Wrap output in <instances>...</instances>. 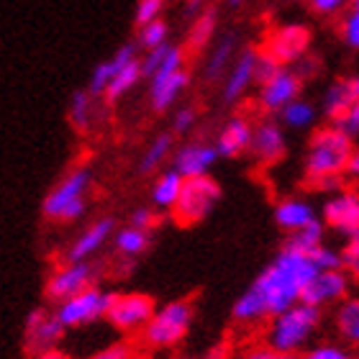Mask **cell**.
Instances as JSON below:
<instances>
[{
	"label": "cell",
	"instance_id": "obj_29",
	"mask_svg": "<svg viewBox=\"0 0 359 359\" xmlns=\"http://www.w3.org/2000/svg\"><path fill=\"white\" fill-rule=\"evenodd\" d=\"M111 244L116 249V255H121L123 259H136V257H142L151 247V231H144L139 226L126 224L116 229Z\"/></svg>",
	"mask_w": 359,
	"mask_h": 359
},
{
	"label": "cell",
	"instance_id": "obj_25",
	"mask_svg": "<svg viewBox=\"0 0 359 359\" xmlns=\"http://www.w3.org/2000/svg\"><path fill=\"white\" fill-rule=\"evenodd\" d=\"M277 121L287 131H313L321 123V111H318V103L300 95L277 113Z\"/></svg>",
	"mask_w": 359,
	"mask_h": 359
},
{
	"label": "cell",
	"instance_id": "obj_10",
	"mask_svg": "<svg viewBox=\"0 0 359 359\" xmlns=\"http://www.w3.org/2000/svg\"><path fill=\"white\" fill-rule=\"evenodd\" d=\"M300 95H303V80L295 75L292 67H277L267 80L255 88L257 108L267 116H277L285 105Z\"/></svg>",
	"mask_w": 359,
	"mask_h": 359
},
{
	"label": "cell",
	"instance_id": "obj_33",
	"mask_svg": "<svg viewBox=\"0 0 359 359\" xmlns=\"http://www.w3.org/2000/svg\"><path fill=\"white\" fill-rule=\"evenodd\" d=\"M167 41H170V26H167L165 18H159V21L139 26L134 44L139 46V49H144V52H151V49H157V46L167 44Z\"/></svg>",
	"mask_w": 359,
	"mask_h": 359
},
{
	"label": "cell",
	"instance_id": "obj_2",
	"mask_svg": "<svg viewBox=\"0 0 359 359\" xmlns=\"http://www.w3.org/2000/svg\"><path fill=\"white\" fill-rule=\"evenodd\" d=\"M323 326V311L311 303H292L264 326V344L277 354H303Z\"/></svg>",
	"mask_w": 359,
	"mask_h": 359
},
{
	"label": "cell",
	"instance_id": "obj_53",
	"mask_svg": "<svg viewBox=\"0 0 359 359\" xmlns=\"http://www.w3.org/2000/svg\"><path fill=\"white\" fill-rule=\"evenodd\" d=\"M226 6H231V8H239L241 3H247V0H224Z\"/></svg>",
	"mask_w": 359,
	"mask_h": 359
},
{
	"label": "cell",
	"instance_id": "obj_39",
	"mask_svg": "<svg viewBox=\"0 0 359 359\" xmlns=\"http://www.w3.org/2000/svg\"><path fill=\"white\" fill-rule=\"evenodd\" d=\"M318 18H337L349 11V0H306Z\"/></svg>",
	"mask_w": 359,
	"mask_h": 359
},
{
	"label": "cell",
	"instance_id": "obj_42",
	"mask_svg": "<svg viewBox=\"0 0 359 359\" xmlns=\"http://www.w3.org/2000/svg\"><path fill=\"white\" fill-rule=\"evenodd\" d=\"M292 69H295V75H298L303 83H308V80H316V77L321 75L323 65H321V60H318L316 54H306L303 60L292 65Z\"/></svg>",
	"mask_w": 359,
	"mask_h": 359
},
{
	"label": "cell",
	"instance_id": "obj_17",
	"mask_svg": "<svg viewBox=\"0 0 359 359\" xmlns=\"http://www.w3.org/2000/svg\"><path fill=\"white\" fill-rule=\"evenodd\" d=\"M116 233V221L111 216L97 218L90 226H85L83 231L77 233L75 241L65 252V262H90L97 252H103L108 247V241Z\"/></svg>",
	"mask_w": 359,
	"mask_h": 359
},
{
	"label": "cell",
	"instance_id": "obj_43",
	"mask_svg": "<svg viewBox=\"0 0 359 359\" xmlns=\"http://www.w3.org/2000/svg\"><path fill=\"white\" fill-rule=\"evenodd\" d=\"M337 126L344 131L349 139H359V100L354 97V103L346 108V113L337 121Z\"/></svg>",
	"mask_w": 359,
	"mask_h": 359
},
{
	"label": "cell",
	"instance_id": "obj_5",
	"mask_svg": "<svg viewBox=\"0 0 359 359\" xmlns=\"http://www.w3.org/2000/svg\"><path fill=\"white\" fill-rule=\"evenodd\" d=\"M221 182L213 175H203V177H190L182 185L177 205L172 208V216L177 224L182 226H195L205 221V218L216 210L221 203Z\"/></svg>",
	"mask_w": 359,
	"mask_h": 359
},
{
	"label": "cell",
	"instance_id": "obj_26",
	"mask_svg": "<svg viewBox=\"0 0 359 359\" xmlns=\"http://www.w3.org/2000/svg\"><path fill=\"white\" fill-rule=\"evenodd\" d=\"M334 331L341 339V344L357 349L359 346V295L349 292L334 311Z\"/></svg>",
	"mask_w": 359,
	"mask_h": 359
},
{
	"label": "cell",
	"instance_id": "obj_16",
	"mask_svg": "<svg viewBox=\"0 0 359 359\" xmlns=\"http://www.w3.org/2000/svg\"><path fill=\"white\" fill-rule=\"evenodd\" d=\"M65 337V326L57 321L54 311H46V308H34L29 316H26V326H23V344H26V352L34 357V354L44 352V349H52L57 346Z\"/></svg>",
	"mask_w": 359,
	"mask_h": 359
},
{
	"label": "cell",
	"instance_id": "obj_52",
	"mask_svg": "<svg viewBox=\"0 0 359 359\" xmlns=\"http://www.w3.org/2000/svg\"><path fill=\"white\" fill-rule=\"evenodd\" d=\"M275 359H303V354H275Z\"/></svg>",
	"mask_w": 359,
	"mask_h": 359
},
{
	"label": "cell",
	"instance_id": "obj_50",
	"mask_svg": "<svg viewBox=\"0 0 359 359\" xmlns=\"http://www.w3.org/2000/svg\"><path fill=\"white\" fill-rule=\"evenodd\" d=\"M346 175L352 180H359V147H354V154L352 159H349V170H346Z\"/></svg>",
	"mask_w": 359,
	"mask_h": 359
},
{
	"label": "cell",
	"instance_id": "obj_37",
	"mask_svg": "<svg viewBox=\"0 0 359 359\" xmlns=\"http://www.w3.org/2000/svg\"><path fill=\"white\" fill-rule=\"evenodd\" d=\"M339 36L344 41L346 49L352 52H359V11H346L341 15V23H339Z\"/></svg>",
	"mask_w": 359,
	"mask_h": 359
},
{
	"label": "cell",
	"instance_id": "obj_18",
	"mask_svg": "<svg viewBox=\"0 0 359 359\" xmlns=\"http://www.w3.org/2000/svg\"><path fill=\"white\" fill-rule=\"evenodd\" d=\"M252 131H255V123L244 113H233L231 118H226L224 126L218 128L216 142H213L218 157L239 159L241 154H247L249 144H252Z\"/></svg>",
	"mask_w": 359,
	"mask_h": 359
},
{
	"label": "cell",
	"instance_id": "obj_35",
	"mask_svg": "<svg viewBox=\"0 0 359 359\" xmlns=\"http://www.w3.org/2000/svg\"><path fill=\"white\" fill-rule=\"evenodd\" d=\"M326 233H329V229L323 226L321 218H316L313 224H308L306 229L290 233V236H287V244L300 247V249H316V247H321V244H326Z\"/></svg>",
	"mask_w": 359,
	"mask_h": 359
},
{
	"label": "cell",
	"instance_id": "obj_45",
	"mask_svg": "<svg viewBox=\"0 0 359 359\" xmlns=\"http://www.w3.org/2000/svg\"><path fill=\"white\" fill-rule=\"evenodd\" d=\"M88 359H131V346L128 344H111V346H105V349H100V352H95Z\"/></svg>",
	"mask_w": 359,
	"mask_h": 359
},
{
	"label": "cell",
	"instance_id": "obj_49",
	"mask_svg": "<svg viewBox=\"0 0 359 359\" xmlns=\"http://www.w3.org/2000/svg\"><path fill=\"white\" fill-rule=\"evenodd\" d=\"M205 11V0H185V13L187 15H198V13H203Z\"/></svg>",
	"mask_w": 359,
	"mask_h": 359
},
{
	"label": "cell",
	"instance_id": "obj_23",
	"mask_svg": "<svg viewBox=\"0 0 359 359\" xmlns=\"http://www.w3.org/2000/svg\"><path fill=\"white\" fill-rule=\"evenodd\" d=\"M139 57V46L134 44V41H128V44H121L116 52L108 57V60L97 62L95 67H93V72H90V80H88V93L93 97H103L105 88H108V83L113 80V75L118 72L123 65H128L131 60H136Z\"/></svg>",
	"mask_w": 359,
	"mask_h": 359
},
{
	"label": "cell",
	"instance_id": "obj_6",
	"mask_svg": "<svg viewBox=\"0 0 359 359\" xmlns=\"http://www.w3.org/2000/svg\"><path fill=\"white\" fill-rule=\"evenodd\" d=\"M113 298H116V292L105 290V287H97V285H90L83 292H77L72 298L57 303V306H54V316H57V321L65 326V331L83 329V326H90V323L105 318Z\"/></svg>",
	"mask_w": 359,
	"mask_h": 359
},
{
	"label": "cell",
	"instance_id": "obj_24",
	"mask_svg": "<svg viewBox=\"0 0 359 359\" xmlns=\"http://www.w3.org/2000/svg\"><path fill=\"white\" fill-rule=\"evenodd\" d=\"M182 185H185V177L177 170H172V167L159 170L151 180L149 205L154 210H162V213H172V208L180 201V193H182Z\"/></svg>",
	"mask_w": 359,
	"mask_h": 359
},
{
	"label": "cell",
	"instance_id": "obj_34",
	"mask_svg": "<svg viewBox=\"0 0 359 359\" xmlns=\"http://www.w3.org/2000/svg\"><path fill=\"white\" fill-rule=\"evenodd\" d=\"M303 359H359V354L341 341H313L303 352Z\"/></svg>",
	"mask_w": 359,
	"mask_h": 359
},
{
	"label": "cell",
	"instance_id": "obj_48",
	"mask_svg": "<svg viewBox=\"0 0 359 359\" xmlns=\"http://www.w3.org/2000/svg\"><path fill=\"white\" fill-rule=\"evenodd\" d=\"M172 359H224V354L213 349V352H205V354H175Z\"/></svg>",
	"mask_w": 359,
	"mask_h": 359
},
{
	"label": "cell",
	"instance_id": "obj_11",
	"mask_svg": "<svg viewBox=\"0 0 359 359\" xmlns=\"http://www.w3.org/2000/svg\"><path fill=\"white\" fill-rule=\"evenodd\" d=\"M352 283H354V277L349 275L344 267L321 269V272H316L306 283V287L300 292V300L323 311V308H331V306H337V303H341V300L352 292Z\"/></svg>",
	"mask_w": 359,
	"mask_h": 359
},
{
	"label": "cell",
	"instance_id": "obj_20",
	"mask_svg": "<svg viewBox=\"0 0 359 359\" xmlns=\"http://www.w3.org/2000/svg\"><path fill=\"white\" fill-rule=\"evenodd\" d=\"M236 54H239V36L233 31H226V34L213 39L210 46L205 49V57H203L201 65L203 80L205 83H221V77L226 75V69L231 67Z\"/></svg>",
	"mask_w": 359,
	"mask_h": 359
},
{
	"label": "cell",
	"instance_id": "obj_3",
	"mask_svg": "<svg viewBox=\"0 0 359 359\" xmlns=\"http://www.w3.org/2000/svg\"><path fill=\"white\" fill-rule=\"evenodd\" d=\"M93 187V167L77 165L46 193L41 203V213L49 221H60V224H72L80 221L88 210V193Z\"/></svg>",
	"mask_w": 359,
	"mask_h": 359
},
{
	"label": "cell",
	"instance_id": "obj_32",
	"mask_svg": "<svg viewBox=\"0 0 359 359\" xmlns=\"http://www.w3.org/2000/svg\"><path fill=\"white\" fill-rule=\"evenodd\" d=\"M95 100L88 93V90H75L72 97H69V108H67V118L69 123L77 128V131H90L93 123H95Z\"/></svg>",
	"mask_w": 359,
	"mask_h": 359
},
{
	"label": "cell",
	"instance_id": "obj_41",
	"mask_svg": "<svg viewBox=\"0 0 359 359\" xmlns=\"http://www.w3.org/2000/svg\"><path fill=\"white\" fill-rule=\"evenodd\" d=\"M316 264L318 269H339L341 267V249L331 247V244H321L313 249Z\"/></svg>",
	"mask_w": 359,
	"mask_h": 359
},
{
	"label": "cell",
	"instance_id": "obj_4",
	"mask_svg": "<svg viewBox=\"0 0 359 359\" xmlns=\"http://www.w3.org/2000/svg\"><path fill=\"white\" fill-rule=\"evenodd\" d=\"M195 323V306L193 300L187 298H175L167 300L162 306L154 308V316L149 323L144 326L142 339L144 344L154 349V352H167L175 349L187 339L190 329Z\"/></svg>",
	"mask_w": 359,
	"mask_h": 359
},
{
	"label": "cell",
	"instance_id": "obj_28",
	"mask_svg": "<svg viewBox=\"0 0 359 359\" xmlns=\"http://www.w3.org/2000/svg\"><path fill=\"white\" fill-rule=\"evenodd\" d=\"M172 151H175V136L170 131L154 136L144 147L142 157H139V165H136L139 175H157L159 170H165L170 165V159H172Z\"/></svg>",
	"mask_w": 359,
	"mask_h": 359
},
{
	"label": "cell",
	"instance_id": "obj_15",
	"mask_svg": "<svg viewBox=\"0 0 359 359\" xmlns=\"http://www.w3.org/2000/svg\"><path fill=\"white\" fill-rule=\"evenodd\" d=\"M95 283V267L90 262H65L46 280V298L52 303L72 298Z\"/></svg>",
	"mask_w": 359,
	"mask_h": 359
},
{
	"label": "cell",
	"instance_id": "obj_36",
	"mask_svg": "<svg viewBox=\"0 0 359 359\" xmlns=\"http://www.w3.org/2000/svg\"><path fill=\"white\" fill-rule=\"evenodd\" d=\"M198 121H201V113H198L195 105H190V103L177 105L172 113V131H170V134L172 136L193 134V128L198 126Z\"/></svg>",
	"mask_w": 359,
	"mask_h": 359
},
{
	"label": "cell",
	"instance_id": "obj_9",
	"mask_svg": "<svg viewBox=\"0 0 359 359\" xmlns=\"http://www.w3.org/2000/svg\"><path fill=\"white\" fill-rule=\"evenodd\" d=\"M323 226L341 239H349L359 233V190L354 187H339L323 198L321 216Z\"/></svg>",
	"mask_w": 359,
	"mask_h": 359
},
{
	"label": "cell",
	"instance_id": "obj_12",
	"mask_svg": "<svg viewBox=\"0 0 359 359\" xmlns=\"http://www.w3.org/2000/svg\"><path fill=\"white\" fill-rule=\"evenodd\" d=\"M257 62H259V49L241 46L239 54L233 57L231 67L221 77V100L226 105L241 103V97L252 88H257Z\"/></svg>",
	"mask_w": 359,
	"mask_h": 359
},
{
	"label": "cell",
	"instance_id": "obj_47",
	"mask_svg": "<svg viewBox=\"0 0 359 359\" xmlns=\"http://www.w3.org/2000/svg\"><path fill=\"white\" fill-rule=\"evenodd\" d=\"M34 359H69V357L62 352L60 346H52V349H44V352L34 354Z\"/></svg>",
	"mask_w": 359,
	"mask_h": 359
},
{
	"label": "cell",
	"instance_id": "obj_31",
	"mask_svg": "<svg viewBox=\"0 0 359 359\" xmlns=\"http://www.w3.org/2000/svg\"><path fill=\"white\" fill-rule=\"evenodd\" d=\"M218 36V15L213 11H203L193 18L190 29H187V46L195 49V52H203L208 49L210 41Z\"/></svg>",
	"mask_w": 359,
	"mask_h": 359
},
{
	"label": "cell",
	"instance_id": "obj_46",
	"mask_svg": "<svg viewBox=\"0 0 359 359\" xmlns=\"http://www.w3.org/2000/svg\"><path fill=\"white\" fill-rule=\"evenodd\" d=\"M275 354L277 352H272L267 344H249V346H244L241 349V354H239V359H275Z\"/></svg>",
	"mask_w": 359,
	"mask_h": 359
},
{
	"label": "cell",
	"instance_id": "obj_44",
	"mask_svg": "<svg viewBox=\"0 0 359 359\" xmlns=\"http://www.w3.org/2000/svg\"><path fill=\"white\" fill-rule=\"evenodd\" d=\"M128 224L139 226V229H144V231H151V229L157 226V210L151 208V205H139V208L131 210Z\"/></svg>",
	"mask_w": 359,
	"mask_h": 359
},
{
	"label": "cell",
	"instance_id": "obj_7",
	"mask_svg": "<svg viewBox=\"0 0 359 359\" xmlns=\"http://www.w3.org/2000/svg\"><path fill=\"white\" fill-rule=\"evenodd\" d=\"M311 46H313V31H311L308 23L285 21V23H277L275 29L267 34L262 52L267 57H272L277 65L292 67L306 54H311Z\"/></svg>",
	"mask_w": 359,
	"mask_h": 359
},
{
	"label": "cell",
	"instance_id": "obj_30",
	"mask_svg": "<svg viewBox=\"0 0 359 359\" xmlns=\"http://www.w3.org/2000/svg\"><path fill=\"white\" fill-rule=\"evenodd\" d=\"M144 75H142V62H139V57L136 60H131L128 65H123V67L113 75V80L108 83V88H105L103 97L108 100V103H118L121 97L128 95L131 90L136 88V85L142 83Z\"/></svg>",
	"mask_w": 359,
	"mask_h": 359
},
{
	"label": "cell",
	"instance_id": "obj_38",
	"mask_svg": "<svg viewBox=\"0 0 359 359\" xmlns=\"http://www.w3.org/2000/svg\"><path fill=\"white\" fill-rule=\"evenodd\" d=\"M165 8H167V0H139L134 8V23L136 29L144 26V23H151V21H159L162 15H165Z\"/></svg>",
	"mask_w": 359,
	"mask_h": 359
},
{
	"label": "cell",
	"instance_id": "obj_14",
	"mask_svg": "<svg viewBox=\"0 0 359 359\" xmlns=\"http://www.w3.org/2000/svg\"><path fill=\"white\" fill-rule=\"evenodd\" d=\"M218 151L216 144L205 142V139H190V142H182L180 147H175L172 159H170V167L177 170L185 180L190 177H203V175H210V170L218 165Z\"/></svg>",
	"mask_w": 359,
	"mask_h": 359
},
{
	"label": "cell",
	"instance_id": "obj_51",
	"mask_svg": "<svg viewBox=\"0 0 359 359\" xmlns=\"http://www.w3.org/2000/svg\"><path fill=\"white\" fill-rule=\"evenodd\" d=\"M349 85H352V93H354V97H357V100H359V72L352 77V80H349Z\"/></svg>",
	"mask_w": 359,
	"mask_h": 359
},
{
	"label": "cell",
	"instance_id": "obj_21",
	"mask_svg": "<svg viewBox=\"0 0 359 359\" xmlns=\"http://www.w3.org/2000/svg\"><path fill=\"white\" fill-rule=\"evenodd\" d=\"M190 88V72L180 69L172 75H159L149 80V105L154 113H167L177 108L180 97Z\"/></svg>",
	"mask_w": 359,
	"mask_h": 359
},
{
	"label": "cell",
	"instance_id": "obj_19",
	"mask_svg": "<svg viewBox=\"0 0 359 359\" xmlns=\"http://www.w3.org/2000/svg\"><path fill=\"white\" fill-rule=\"evenodd\" d=\"M318 218V210L306 195H285L275 203L272 208V221L280 231H285L287 236L300 229H306L308 224H313Z\"/></svg>",
	"mask_w": 359,
	"mask_h": 359
},
{
	"label": "cell",
	"instance_id": "obj_8",
	"mask_svg": "<svg viewBox=\"0 0 359 359\" xmlns=\"http://www.w3.org/2000/svg\"><path fill=\"white\" fill-rule=\"evenodd\" d=\"M154 308H157V300L147 292H116L105 313V321L121 334H142L144 326L154 316Z\"/></svg>",
	"mask_w": 359,
	"mask_h": 359
},
{
	"label": "cell",
	"instance_id": "obj_1",
	"mask_svg": "<svg viewBox=\"0 0 359 359\" xmlns=\"http://www.w3.org/2000/svg\"><path fill=\"white\" fill-rule=\"evenodd\" d=\"M354 154V139L341 131L337 123L316 126L308 136L306 154H303V175L306 182L318 193L329 195L344 185L349 159Z\"/></svg>",
	"mask_w": 359,
	"mask_h": 359
},
{
	"label": "cell",
	"instance_id": "obj_22",
	"mask_svg": "<svg viewBox=\"0 0 359 359\" xmlns=\"http://www.w3.org/2000/svg\"><path fill=\"white\" fill-rule=\"evenodd\" d=\"M142 62V75L144 80H151V77L159 75H172L180 69H187V54L182 44H167L151 49V52H144V57H139Z\"/></svg>",
	"mask_w": 359,
	"mask_h": 359
},
{
	"label": "cell",
	"instance_id": "obj_40",
	"mask_svg": "<svg viewBox=\"0 0 359 359\" xmlns=\"http://www.w3.org/2000/svg\"><path fill=\"white\" fill-rule=\"evenodd\" d=\"M341 267L352 277H359V233L349 236L341 249Z\"/></svg>",
	"mask_w": 359,
	"mask_h": 359
},
{
	"label": "cell",
	"instance_id": "obj_13",
	"mask_svg": "<svg viewBox=\"0 0 359 359\" xmlns=\"http://www.w3.org/2000/svg\"><path fill=\"white\" fill-rule=\"evenodd\" d=\"M249 157L257 167H275L280 165L287 154V134L280 126L277 118H262L255 123L252 131V144H249Z\"/></svg>",
	"mask_w": 359,
	"mask_h": 359
},
{
	"label": "cell",
	"instance_id": "obj_54",
	"mask_svg": "<svg viewBox=\"0 0 359 359\" xmlns=\"http://www.w3.org/2000/svg\"><path fill=\"white\" fill-rule=\"evenodd\" d=\"M349 8H352V11H359V0H349Z\"/></svg>",
	"mask_w": 359,
	"mask_h": 359
},
{
	"label": "cell",
	"instance_id": "obj_27",
	"mask_svg": "<svg viewBox=\"0 0 359 359\" xmlns=\"http://www.w3.org/2000/svg\"><path fill=\"white\" fill-rule=\"evenodd\" d=\"M352 103H354V93L349 80H334V83H329L323 88L321 100H318V111H321V118H326L329 123H337Z\"/></svg>",
	"mask_w": 359,
	"mask_h": 359
}]
</instances>
